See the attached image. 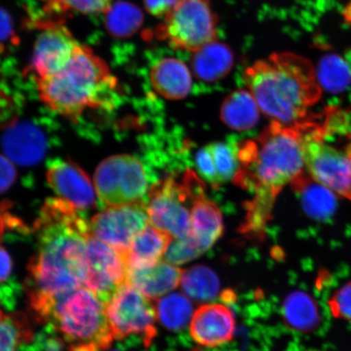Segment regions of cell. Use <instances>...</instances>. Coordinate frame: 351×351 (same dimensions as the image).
<instances>
[{
  "label": "cell",
  "instance_id": "cell-3",
  "mask_svg": "<svg viewBox=\"0 0 351 351\" xmlns=\"http://www.w3.org/2000/svg\"><path fill=\"white\" fill-rule=\"evenodd\" d=\"M243 79L263 113L285 125L306 119L309 108L322 98L313 64L291 52L256 61L245 69Z\"/></svg>",
  "mask_w": 351,
  "mask_h": 351
},
{
  "label": "cell",
  "instance_id": "cell-29",
  "mask_svg": "<svg viewBox=\"0 0 351 351\" xmlns=\"http://www.w3.org/2000/svg\"><path fill=\"white\" fill-rule=\"evenodd\" d=\"M317 77L320 86L331 93H339L349 85L350 68L340 57L329 55L320 61Z\"/></svg>",
  "mask_w": 351,
  "mask_h": 351
},
{
  "label": "cell",
  "instance_id": "cell-36",
  "mask_svg": "<svg viewBox=\"0 0 351 351\" xmlns=\"http://www.w3.org/2000/svg\"><path fill=\"white\" fill-rule=\"evenodd\" d=\"M1 191L5 192L15 182L16 172L12 160L4 156H1Z\"/></svg>",
  "mask_w": 351,
  "mask_h": 351
},
{
  "label": "cell",
  "instance_id": "cell-30",
  "mask_svg": "<svg viewBox=\"0 0 351 351\" xmlns=\"http://www.w3.org/2000/svg\"><path fill=\"white\" fill-rule=\"evenodd\" d=\"M209 146L221 182L234 179L239 169L238 144L214 143Z\"/></svg>",
  "mask_w": 351,
  "mask_h": 351
},
{
  "label": "cell",
  "instance_id": "cell-23",
  "mask_svg": "<svg viewBox=\"0 0 351 351\" xmlns=\"http://www.w3.org/2000/svg\"><path fill=\"white\" fill-rule=\"evenodd\" d=\"M260 108L249 90L232 91L223 100L221 109V120L230 129L237 131L251 130L260 118Z\"/></svg>",
  "mask_w": 351,
  "mask_h": 351
},
{
  "label": "cell",
  "instance_id": "cell-24",
  "mask_svg": "<svg viewBox=\"0 0 351 351\" xmlns=\"http://www.w3.org/2000/svg\"><path fill=\"white\" fill-rule=\"evenodd\" d=\"M282 315L287 326L298 332H313L319 323L317 302L308 293L302 291L291 293L285 298Z\"/></svg>",
  "mask_w": 351,
  "mask_h": 351
},
{
  "label": "cell",
  "instance_id": "cell-16",
  "mask_svg": "<svg viewBox=\"0 0 351 351\" xmlns=\"http://www.w3.org/2000/svg\"><path fill=\"white\" fill-rule=\"evenodd\" d=\"M235 328L234 315L229 307L210 304L201 306L195 311L190 330L197 344L214 348L234 339Z\"/></svg>",
  "mask_w": 351,
  "mask_h": 351
},
{
  "label": "cell",
  "instance_id": "cell-10",
  "mask_svg": "<svg viewBox=\"0 0 351 351\" xmlns=\"http://www.w3.org/2000/svg\"><path fill=\"white\" fill-rule=\"evenodd\" d=\"M300 129L306 167L311 177L335 194L351 201V157L336 145L315 137L302 127Z\"/></svg>",
  "mask_w": 351,
  "mask_h": 351
},
{
  "label": "cell",
  "instance_id": "cell-7",
  "mask_svg": "<svg viewBox=\"0 0 351 351\" xmlns=\"http://www.w3.org/2000/svg\"><path fill=\"white\" fill-rule=\"evenodd\" d=\"M217 25L208 0H180L157 26L156 36L174 49L195 52L217 40Z\"/></svg>",
  "mask_w": 351,
  "mask_h": 351
},
{
  "label": "cell",
  "instance_id": "cell-34",
  "mask_svg": "<svg viewBox=\"0 0 351 351\" xmlns=\"http://www.w3.org/2000/svg\"><path fill=\"white\" fill-rule=\"evenodd\" d=\"M328 305L335 317L351 322V282L336 291L329 300Z\"/></svg>",
  "mask_w": 351,
  "mask_h": 351
},
{
  "label": "cell",
  "instance_id": "cell-18",
  "mask_svg": "<svg viewBox=\"0 0 351 351\" xmlns=\"http://www.w3.org/2000/svg\"><path fill=\"white\" fill-rule=\"evenodd\" d=\"M183 271L172 263L160 261L151 267L128 269L127 282L152 300H156L177 288Z\"/></svg>",
  "mask_w": 351,
  "mask_h": 351
},
{
  "label": "cell",
  "instance_id": "cell-38",
  "mask_svg": "<svg viewBox=\"0 0 351 351\" xmlns=\"http://www.w3.org/2000/svg\"><path fill=\"white\" fill-rule=\"evenodd\" d=\"M12 262L10 254L4 247H1V282H3L11 275Z\"/></svg>",
  "mask_w": 351,
  "mask_h": 351
},
{
  "label": "cell",
  "instance_id": "cell-6",
  "mask_svg": "<svg viewBox=\"0 0 351 351\" xmlns=\"http://www.w3.org/2000/svg\"><path fill=\"white\" fill-rule=\"evenodd\" d=\"M204 192V184L192 170L154 183L145 201L150 223L173 239L186 238L191 230L193 202Z\"/></svg>",
  "mask_w": 351,
  "mask_h": 351
},
{
  "label": "cell",
  "instance_id": "cell-17",
  "mask_svg": "<svg viewBox=\"0 0 351 351\" xmlns=\"http://www.w3.org/2000/svg\"><path fill=\"white\" fill-rule=\"evenodd\" d=\"M150 79L158 94L168 99L186 98L192 87V77L187 66L177 58L158 60L151 69Z\"/></svg>",
  "mask_w": 351,
  "mask_h": 351
},
{
  "label": "cell",
  "instance_id": "cell-33",
  "mask_svg": "<svg viewBox=\"0 0 351 351\" xmlns=\"http://www.w3.org/2000/svg\"><path fill=\"white\" fill-rule=\"evenodd\" d=\"M195 166L199 174L213 187H218L222 183L219 179L216 164L209 145L197 152Z\"/></svg>",
  "mask_w": 351,
  "mask_h": 351
},
{
  "label": "cell",
  "instance_id": "cell-22",
  "mask_svg": "<svg viewBox=\"0 0 351 351\" xmlns=\"http://www.w3.org/2000/svg\"><path fill=\"white\" fill-rule=\"evenodd\" d=\"M291 185L309 217L318 221H326L335 214L337 208L335 193L315 181L311 175L302 173Z\"/></svg>",
  "mask_w": 351,
  "mask_h": 351
},
{
  "label": "cell",
  "instance_id": "cell-31",
  "mask_svg": "<svg viewBox=\"0 0 351 351\" xmlns=\"http://www.w3.org/2000/svg\"><path fill=\"white\" fill-rule=\"evenodd\" d=\"M45 10L55 14L79 12L83 14L105 12L112 0H42Z\"/></svg>",
  "mask_w": 351,
  "mask_h": 351
},
{
  "label": "cell",
  "instance_id": "cell-27",
  "mask_svg": "<svg viewBox=\"0 0 351 351\" xmlns=\"http://www.w3.org/2000/svg\"><path fill=\"white\" fill-rule=\"evenodd\" d=\"M157 318L171 331L186 328L193 317V305L190 300L179 293H170L156 304Z\"/></svg>",
  "mask_w": 351,
  "mask_h": 351
},
{
  "label": "cell",
  "instance_id": "cell-25",
  "mask_svg": "<svg viewBox=\"0 0 351 351\" xmlns=\"http://www.w3.org/2000/svg\"><path fill=\"white\" fill-rule=\"evenodd\" d=\"M182 289L185 295L196 302L214 300L219 291V280L208 267L197 265L183 271Z\"/></svg>",
  "mask_w": 351,
  "mask_h": 351
},
{
  "label": "cell",
  "instance_id": "cell-15",
  "mask_svg": "<svg viewBox=\"0 0 351 351\" xmlns=\"http://www.w3.org/2000/svg\"><path fill=\"white\" fill-rule=\"evenodd\" d=\"M2 147L7 158L23 166L36 165L47 151L45 133L36 124L16 121L8 125L3 132Z\"/></svg>",
  "mask_w": 351,
  "mask_h": 351
},
{
  "label": "cell",
  "instance_id": "cell-13",
  "mask_svg": "<svg viewBox=\"0 0 351 351\" xmlns=\"http://www.w3.org/2000/svg\"><path fill=\"white\" fill-rule=\"evenodd\" d=\"M80 44L59 22L45 25L35 42L30 70L38 78L51 75L72 59Z\"/></svg>",
  "mask_w": 351,
  "mask_h": 351
},
{
  "label": "cell",
  "instance_id": "cell-1",
  "mask_svg": "<svg viewBox=\"0 0 351 351\" xmlns=\"http://www.w3.org/2000/svg\"><path fill=\"white\" fill-rule=\"evenodd\" d=\"M38 251L28 265L25 289L38 322H47L56 302L82 287L90 223L61 197L46 201L34 223Z\"/></svg>",
  "mask_w": 351,
  "mask_h": 351
},
{
  "label": "cell",
  "instance_id": "cell-40",
  "mask_svg": "<svg viewBox=\"0 0 351 351\" xmlns=\"http://www.w3.org/2000/svg\"><path fill=\"white\" fill-rule=\"evenodd\" d=\"M344 20L346 24L351 25V0H349L343 11Z\"/></svg>",
  "mask_w": 351,
  "mask_h": 351
},
{
  "label": "cell",
  "instance_id": "cell-14",
  "mask_svg": "<svg viewBox=\"0 0 351 351\" xmlns=\"http://www.w3.org/2000/svg\"><path fill=\"white\" fill-rule=\"evenodd\" d=\"M47 178L56 194L77 210L89 209L95 205V190L89 178L71 161L51 160L47 167Z\"/></svg>",
  "mask_w": 351,
  "mask_h": 351
},
{
  "label": "cell",
  "instance_id": "cell-41",
  "mask_svg": "<svg viewBox=\"0 0 351 351\" xmlns=\"http://www.w3.org/2000/svg\"><path fill=\"white\" fill-rule=\"evenodd\" d=\"M113 351H117V350H113Z\"/></svg>",
  "mask_w": 351,
  "mask_h": 351
},
{
  "label": "cell",
  "instance_id": "cell-35",
  "mask_svg": "<svg viewBox=\"0 0 351 351\" xmlns=\"http://www.w3.org/2000/svg\"><path fill=\"white\" fill-rule=\"evenodd\" d=\"M180 0H143L149 13L157 17H165L173 10Z\"/></svg>",
  "mask_w": 351,
  "mask_h": 351
},
{
  "label": "cell",
  "instance_id": "cell-9",
  "mask_svg": "<svg viewBox=\"0 0 351 351\" xmlns=\"http://www.w3.org/2000/svg\"><path fill=\"white\" fill-rule=\"evenodd\" d=\"M105 310L114 340L138 335L149 346L156 337V305L129 282L117 289L105 304Z\"/></svg>",
  "mask_w": 351,
  "mask_h": 351
},
{
  "label": "cell",
  "instance_id": "cell-20",
  "mask_svg": "<svg viewBox=\"0 0 351 351\" xmlns=\"http://www.w3.org/2000/svg\"><path fill=\"white\" fill-rule=\"evenodd\" d=\"M173 237L150 223L132 241L125 261L128 269H142L160 263Z\"/></svg>",
  "mask_w": 351,
  "mask_h": 351
},
{
  "label": "cell",
  "instance_id": "cell-28",
  "mask_svg": "<svg viewBox=\"0 0 351 351\" xmlns=\"http://www.w3.org/2000/svg\"><path fill=\"white\" fill-rule=\"evenodd\" d=\"M1 351H17L21 344L33 339L32 327L22 313H1Z\"/></svg>",
  "mask_w": 351,
  "mask_h": 351
},
{
  "label": "cell",
  "instance_id": "cell-37",
  "mask_svg": "<svg viewBox=\"0 0 351 351\" xmlns=\"http://www.w3.org/2000/svg\"><path fill=\"white\" fill-rule=\"evenodd\" d=\"M1 40L2 47L5 46V43H19V38L16 37L14 32H13L12 21L8 12L2 8L1 10Z\"/></svg>",
  "mask_w": 351,
  "mask_h": 351
},
{
  "label": "cell",
  "instance_id": "cell-26",
  "mask_svg": "<svg viewBox=\"0 0 351 351\" xmlns=\"http://www.w3.org/2000/svg\"><path fill=\"white\" fill-rule=\"evenodd\" d=\"M105 26L113 37L125 38L132 36L143 23V12L134 4L117 2L105 12Z\"/></svg>",
  "mask_w": 351,
  "mask_h": 351
},
{
  "label": "cell",
  "instance_id": "cell-11",
  "mask_svg": "<svg viewBox=\"0 0 351 351\" xmlns=\"http://www.w3.org/2000/svg\"><path fill=\"white\" fill-rule=\"evenodd\" d=\"M128 267L125 256L92 234L86 241L82 282L106 302L127 282Z\"/></svg>",
  "mask_w": 351,
  "mask_h": 351
},
{
  "label": "cell",
  "instance_id": "cell-5",
  "mask_svg": "<svg viewBox=\"0 0 351 351\" xmlns=\"http://www.w3.org/2000/svg\"><path fill=\"white\" fill-rule=\"evenodd\" d=\"M47 322L70 346L96 343L106 350L114 340L104 302L87 288L78 289L57 301Z\"/></svg>",
  "mask_w": 351,
  "mask_h": 351
},
{
  "label": "cell",
  "instance_id": "cell-21",
  "mask_svg": "<svg viewBox=\"0 0 351 351\" xmlns=\"http://www.w3.org/2000/svg\"><path fill=\"white\" fill-rule=\"evenodd\" d=\"M234 56L226 44L213 41L193 52L191 68L199 80L214 82L221 80L231 71Z\"/></svg>",
  "mask_w": 351,
  "mask_h": 351
},
{
  "label": "cell",
  "instance_id": "cell-8",
  "mask_svg": "<svg viewBox=\"0 0 351 351\" xmlns=\"http://www.w3.org/2000/svg\"><path fill=\"white\" fill-rule=\"evenodd\" d=\"M99 199L108 208L140 203L147 195L148 179L142 162L132 156L108 158L95 174Z\"/></svg>",
  "mask_w": 351,
  "mask_h": 351
},
{
  "label": "cell",
  "instance_id": "cell-39",
  "mask_svg": "<svg viewBox=\"0 0 351 351\" xmlns=\"http://www.w3.org/2000/svg\"><path fill=\"white\" fill-rule=\"evenodd\" d=\"M69 351H105V350L99 344L85 343L70 346Z\"/></svg>",
  "mask_w": 351,
  "mask_h": 351
},
{
  "label": "cell",
  "instance_id": "cell-12",
  "mask_svg": "<svg viewBox=\"0 0 351 351\" xmlns=\"http://www.w3.org/2000/svg\"><path fill=\"white\" fill-rule=\"evenodd\" d=\"M146 202L108 208L92 218V235L116 249L123 256L128 252L132 241L150 225Z\"/></svg>",
  "mask_w": 351,
  "mask_h": 351
},
{
  "label": "cell",
  "instance_id": "cell-4",
  "mask_svg": "<svg viewBox=\"0 0 351 351\" xmlns=\"http://www.w3.org/2000/svg\"><path fill=\"white\" fill-rule=\"evenodd\" d=\"M37 84L43 102L74 121L88 108H112L119 98L117 78L107 64L81 44L62 69L38 78Z\"/></svg>",
  "mask_w": 351,
  "mask_h": 351
},
{
  "label": "cell",
  "instance_id": "cell-32",
  "mask_svg": "<svg viewBox=\"0 0 351 351\" xmlns=\"http://www.w3.org/2000/svg\"><path fill=\"white\" fill-rule=\"evenodd\" d=\"M203 254L192 237L173 239L165 253V261L172 265H183Z\"/></svg>",
  "mask_w": 351,
  "mask_h": 351
},
{
  "label": "cell",
  "instance_id": "cell-2",
  "mask_svg": "<svg viewBox=\"0 0 351 351\" xmlns=\"http://www.w3.org/2000/svg\"><path fill=\"white\" fill-rule=\"evenodd\" d=\"M239 169L232 181L254 194L245 206L241 230L261 237L271 217L280 192L304 173V141L298 125L274 121L256 139L238 144Z\"/></svg>",
  "mask_w": 351,
  "mask_h": 351
},
{
  "label": "cell",
  "instance_id": "cell-19",
  "mask_svg": "<svg viewBox=\"0 0 351 351\" xmlns=\"http://www.w3.org/2000/svg\"><path fill=\"white\" fill-rule=\"evenodd\" d=\"M191 213L190 235L204 254L212 248L223 234L221 213L217 204L208 199L204 192L193 202Z\"/></svg>",
  "mask_w": 351,
  "mask_h": 351
}]
</instances>
